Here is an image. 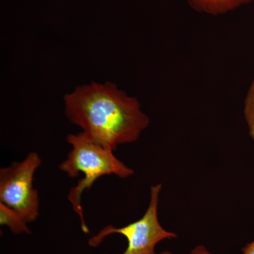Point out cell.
I'll return each instance as SVG.
<instances>
[{
    "label": "cell",
    "mask_w": 254,
    "mask_h": 254,
    "mask_svg": "<svg viewBox=\"0 0 254 254\" xmlns=\"http://www.w3.org/2000/svg\"><path fill=\"white\" fill-rule=\"evenodd\" d=\"M65 114L96 144L116 150L133 143L149 125L136 98L111 82L78 86L64 96Z\"/></svg>",
    "instance_id": "cell-1"
},
{
    "label": "cell",
    "mask_w": 254,
    "mask_h": 254,
    "mask_svg": "<svg viewBox=\"0 0 254 254\" xmlns=\"http://www.w3.org/2000/svg\"><path fill=\"white\" fill-rule=\"evenodd\" d=\"M66 141L72 146V150L68 153L66 160L60 164L59 168L70 178H75L81 173L83 175L77 185L70 190L68 200L79 217L82 231L89 234L81 204V196L84 190L91 189L100 177L113 175L120 178H127L132 176L134 171L117 158L113 149L96 144L83 132L68 135Z\"/></svg>",
    "instance_id": "cell-2"
},
{
    "label": "cell",
    "mask_w": 254,
    "mask_h": 254,
    "mask_svg": "<svg viewBox=\"0 0 254 254\" xmlns=\"http://www.w3.org/2000/svg\"><path fill=\"white\" fill-rule=\"evenodd\" d=\"M161 190V184L150 187L149 205L141 218L122 227L112 225L103 227L88 240V245L98 247L106 237L118 234L127 241L126 250L121 254H158L155 247L160 242L177 237L176 233L165 230L159 222V195Z\"/></svg>",
    "instance_id": "cell-3"
},
{
    "label": "cell",
    "mask_w": 254,
    "mask_h": 254,
    "mask_svg": "<svg viewBox=\"0 0 254 254\" xmlns=\"http://www.w3.org/2000/svg\"><path fill=\"white\" fill-rule=\"evenodd\" d=\"M41 159L32 152L23 161L0 170V203L14 210L27 223L39 216V196L33 177Z\"/></svg>",
    "instance_id": "cell-4"
},
{
    "label": "cell",
    "mask_w": 254,
    "mask_h": 254,
    "mask_svg": "<svg viewBox=\"0 0 254 254\" xmlns=\"http://www.w3.org/2000/svg\"><path fill=\"white\" fill-rule=\"evenodd\" d=\"M254 0H188L193 9L210 15L226 14Z\"/></svg>",
    "instance_id": "cell-5"
},
{
    "label": "cell",
    "mask_w": 254,
    "mask_h": 254,
    "mask_svg": "<svg viewBox=\"0 0 254 254\" xmlns=\"http://www.w3.org/2000/svg\"><path fill=\"white\" fill-rule=\"evenodd\" d=\"M0 225L6 226L14 235L31 234L28 223L12 209L0 203Z\"/></svg>",
    "instance_id": "cell-6"
},
{
    "label": "cell",
    "mask_w": 254,
    "mask_h": 254,
    "mask_svg": "<svg viewBox=\"0 0 254 254\" xmlns=\"http://www.w3.org/2000/svg\"><path fill=\"white\" fill-rule=\"evenodd\" d=\"M244 114L248 127L249 133L254 141V79L246 96Z\"/></svg>",
    "instance_id": "cell-7"
},
{
    "label": "cell",
    "mask_w": 254,
    "mask_h": 254,
    "mask_svg": "<svg viewBox=\"0 0 254 254\" xmlns=\"http://www.w3.org/2000/svg\"><path fill=\"white\" fill-rule=\"evenodd\" d=\"M190 254H213L203 245H198L190 251Z\"/></svg>",
    "instance_id": "cell-8"
},
{
    "label": "cell",
    "mask_w": 254,
    "mask_h": 254,
    "mask_svg": "<svg viewBox=\"0 0 254 254\" xmlns=\"http://www.w3.org/2000/svg\"><path fill=\"white\" fill-rule=\"evenodd\" d=\"M242 254H254V240L246 245L242 250Z\"/></svg>",
    "instance_id": "cell-9"
},
{
    "label": "cell",
    "mask_w": 254,
    "mask_h": 254,
    "mask_svg": "<svg viewBox=\"0 0 254 254\" xmlns=\"http://www.w3.org/2000/svg\"><path fill=\"white\" fill-rule=\"evenodd\" d=\"M160 254H173V253L169 252V251H165V252H161Z\"/></svg>",
    "instance_id": "cell-10"
}]
</instances>
